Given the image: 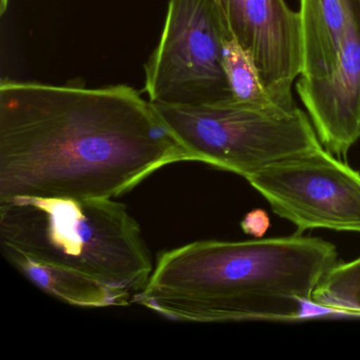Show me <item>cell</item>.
I'll list each match as a JSON object with an SVG mask.
<instances>
[{"instance_id":"52a82bcc","label":"cell","mask_w":360,"mask_h":360,"mask_svg":"<svg viewBox=\"0 0 360 360\" xmlns=\"http://www.w3.org/2000/svg\"><path fill=\"white\" fill-rule=\"evenodd\" d=\"M231 34L252 56L261 81L279 106L296 108L292 94L302 72L300 14L284 0H221Z\"/></svg>"},{"instance_id":"8992f818","label":"cell","mask_w":360,"mask_h":360,"mask_svg":"<svg viewBox=\"0 0 360 360\" xmlns=\"http://www.w3.org/2000/svg\"><path fill=\"white\" fill-rule=\"evenodd\" d=\"M246 181L299 233L315 229L360 233V174L330 151L281 160Z\"/></svg>"},{"instance_id":"7a4b0ae2","label":"cell","mask_w":360,"mask_h":360,"mask_svg":"<svg viewBox=\"0 0 360 360\" xmlns=\"http://www.w3.org/2000/svg\"><path fill=\"white\" fill-rule=\"evenodd\" d=\"M337 263L334 244L301 233L191 242L158 255L134 302L176 321H292Z\"/></svg>"},{"instance_id":"30bf717a","label":"cell","mask_w":360,"mask_h":360,"mask_svg":"<svg viewBox=\"0 0 360 360\" xmlns=\"http://www.w3.org/2000/svg\"><path fill=\"white\" fill-rule=\"evenodd\" d=\"M8 262L44 292L75 307H126L134 302L128 290L112 288L77 271L34 260L18 250L1 248Z\"/></svg>"},{"instance_id":"5bb4252c","label":"cell","mask_w":360,"mask_h":360,"mask_svg":"<svg viewBox=\"0 0 360 360\" xmlns=\"http://www.w3.org/2000/svg\"><path fill=\"white\" fill-rule=\"evenodd\" d=\"M9 6V0H0V15H4Z\"/></svg>"},{"instance_id":"7c38bea8","label":"cell","mask_w":360,"mask_h":360,"mask_svg":"<svg viewBox=\"0 0 360 360\" xmlns=\"http://www.w3.org/2000/svg\"><path fill=\"white\" fill-rule=\"evenodd\" d=\"M311 302L337 313L360 316V257L337 263L314 290Z\"/></svg>"},{"instance_id":"3957f363","label":"cell","mask_w":360,"mask_h":360,"mask_svg":"<svg viewBox=\"0 0 360 360\" xmlns=\"http://www.w3.org/2000/svg\"><path fill=\"white\" fill-rule=\"evenodd\" d=\"M0 245L134 297L153 271L140 224L125 204L113 199L15 197L1 201Z\"/></svg>"},{"instance_id":"277c9868","label":"cell","mask_w":360,"mask_h":360,"mask_svg":"<svg viewBox=\"0 0 360 360\" xmlns=\"http://www.w3.org/2000/svg\"><path fill=\"white\" fill-rule=\"evenodd\" d=\"M153 104L193 162L245 180L276 162L322 148L311 120L298 107L259 108L233 100Z\"/></svg>"},{"instance_id":"5b68a950","label":"cell","mask_w":360,"mask_h":360,"mask_svg":"<svg viewBox=\"0 0 360 360\" xmlns=\"http://www.w3.org/2000/svg\"><path fill=\"white\" fill-rule=\"evenodd\" d=\"M231 37L221 0H168L161 37L145 64L149 101L199 105L233 100L223 64Z\"/></svg>"},{"instance_id":"8fae6325","label":"cell","mask_w":360,"mask_h":360,"mask_svg":"<svg viewBox=\"0 0 360 360\" xmlns=\"http://www.w3.org/2000/svg\"><path fill=\"white\" fill-rule=\"evenodd\" d=\"M223 64L233 101L259 108H283L269 96L263 86L254 60L235 37L227 39L225 43Z\"/></svg>"},{"instance_id":"9c48e42d","label":"cell","mask_w":360,"mask_h":360,"mask_svg":"<svg viewBox=\"0 0 360 360\" xmlns=\"http://www.w3.org/2000/svg\"><path fill=\"white\" fill-rule=\"evenodd\" d=\"M303 77L328 75L349 27L360 18V0H300Z\"/></svg>"},{"instance_id":"6da1fadb","label":"cell","mask_w":360,"mask_h":360,"mask_svg":"<svg viewBox=\"0 0 360 360\" xmlns=\"http://www.w3.org/2000/svg\"><path fill=\"white\" fill-rule=\"evenodd\" d=\"M180 162L193 160L130 86L0 84V202L115 199Z\"/></svg>"},{"instance_id":"ba28073f","label":"cell","mask_w":360,"mask_h":360,"mask_svg":"<svg viewBox=\"0 0 360 360\" xmlns=\"http://www.w3.org/2000/svg\"><path fill=\"white\" fill-rule=\"evenodd\" d=\"M296 90L321 144L345 157L360 140V18L349 27L332 70L301 77Z\"/></svg>"},{"instance_id":"4fadbf2b","label":"cell","mask_w":360,"mask_h":360,"mask_svg":"<svg viewBox=\"0 0 360 360\" xmlns=\"http://www.w3.org/2000/svg\"><path fill=\"white\" fill-rule=\"evenodd\" d=\"M271 221L266 212L262 210H255L248 212L241 222V229L244 233L260 239L269 231Z\"/></svg>"}]
</instances>
